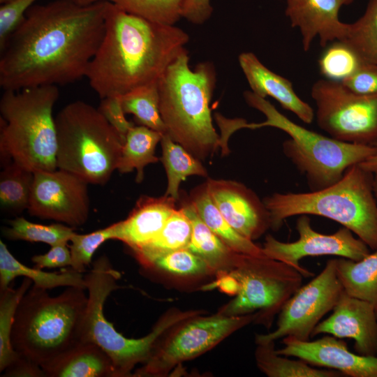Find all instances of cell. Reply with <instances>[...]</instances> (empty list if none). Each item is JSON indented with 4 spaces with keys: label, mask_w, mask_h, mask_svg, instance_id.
Returning <instances> with one entry per match:
<instances>
[{
    "label": "cell",
    "mask_w": 377,
    "mask_h": 377,
    "mask_svg": "<svg viewBox=\"0 0 377 377\" xmlns=\"http://www.w3.org/2000/svg\"><path fill=\"white\" fill-rule=\"evenodd\" d=\"M108 1L34 5L0 50V86L20 90L85 77L102 41Z\"/></svg>",
    "instance_id": "1"
},
{
    "label": "cell",
    "mask_w": 377,
    "mask_h": 377,
    "mask_svg": "<svg viewBox=\"0 0 377 377\" xmlns=\"http://www.w3.org/2000/svg\"><path fill=\"white\" fill-rule=\"evenodd\" d=\"M189 36L175 24L127 13L108 1L102 41L85 77L101 99L156 82Z\"/></svg>",
    "instance_id": "2"
},
{
    "label": "cell",
    "mask_w": 377,
    "mask_h": 377,
    "mask_svg": "<svg viewBox=\"0 0 377 377\" xmlns=\"http://www.w3.org/2000/svg\"><path fill=\"white\" fill-rule=\"evenodd\" d=\"M189 60L185 50L158 80L160 112L171 139L204 161L220 147L210 108L216 73L210 61L192 69Z\"/></svg>",
    "instance_id": "3"
},
{
    "label": "cell",
    "mask_w": 377,
    "mask_h": 377,
    "mask_svg": "<svg viewBox=\"0 0 377 377\" xmlns=\"http://www.w3.org/2000/svg\"><path fill=\"white\" fill-rule=\"evenodd\" d=\"M85 290L71 286L51 296L47 290L32 284L15 317L11 341L16 353L43 369L84 342Z\"/></svg>",
    "instance_id": "4"
},
{
    "label": "cell",
    "mask_w": 377,
    "mask_h": 377,
    "mask_svg": "<svg viewBox=\"0 0 377 377\" xmlns=\"http://www.w3.org/2000/svg\"><path fill=\"white\" fill-rule=\"evenodd\" d=\"M374 173L360 164L350 167L331 186L306 193H274L264 198L271 228L279 230L293 216L316 215L348 228L371 250L377 249V200Z\"/></svg>",
    "instance_id": "5"
},
{
    "label": "cell",
    "mask_w": 377,
    "mask_h": 377,
    "mask_svg": "<svg viewBox=\"0 0 377 377\" xmlns=\"http://www.w3.org/2000/svg\"><path fill=\"white\" fill-rule=\"evenodd\" d=\"M57 85L3 90L0 99V158L35 172L57 166V130L53 108Z\"/></svg>",
    "instance_id": "6"
},
{
    "label": "cell",
    "mask_w": 377,
    "mask_h": 377,
    "mask_svg": "<svg viewBox=\"0 0 377 377\" xmlns=\"http://www.w3.org/2000/svg\"><path fill=\"white\" fill-rule=\"evenodd\" d=\"M246 103L266 117L260 123H246L245 128H276L288 135L282 144L284 155L303 175L311 191L325 188L339 181L352 165L377 153V145L344 142L326 137L293 122L266 98L251 91L244 92Z\"/></svg>",
    "instance_id": "7"
},
{
    "label": "cell",
    "mask_w": 377,
    "mask_h": 377,
    "mask_svg": "<svg viewBox=\"0 0 377 377\" xmlns=\"http://www.w3.org/2000/svg\"><path fill=\"white\" fill-rule=\"evenodd\" d=\"M121 274L103 255L84 275L88 303L83 328V341L99 346L112 361L116 377L133 376L138 364L145 363L161 338L173 326L193 316L191 310L171 309L155 323L151 331L138 339H129L118 332L104 315L103 308L110 293L119 288Z\"/></svg>",
    "instance_id": "8"
},
{
    "label": "cell",
    "mask_w": 377,
    "mask_h": 377,
    "mask_svg": "<svg viewBox=\"0 0 377 377\" xmlns=\"http://www.w3.org/2000/svg\"><path fill=\"white\" fill-rule=\"evenodd\" d=\"M57 169L103 186L117 170L123 142L98 108L76 101L55 116Z\"/></svg>",
    "instance_id": "9"
},
{
    "label": "cell",
    "mask_w": 377,
    "mask_h": 377,
    "mask_svg": "<svg viewBox=\"0 0 377 377\" xmlns=\"http://www.w3.org/2000/svg\"><path fill=\"white\" fill-rule=\"evenodd\" d=\"M239 290L218 313L239 316L257 311L256 323L269 328L274 316L302 286L303 275L293 267L267 256L245 255L241 264L228 272Z\"/></svg>",
    "instance_id": "10"
},
{
    "label": "cell",
    "mask_w": 377,
    "mask_h": 377,
    "mask_svg": "<svg viewBox=\"0 0 377 377\" xmlns=\"http://www.w3.org/2000/svg\"><path fill=\"white\" fill-rule=\"evenodd\" d=\"M257 317V312L239 316L216 313L182 320L161 338L149 360L133 376H167L175 367L206 353Z\"/></svg>",
    "instance_id": "11"
},
{
    "label": "cell",
    "mask_w": 377,
    "mask_h": 377,
    "mask_svg": "<svg viewBox=\"0 0 377 377\" xmlns=\"http://www.w3.org/2000/svg\"><path fill=\"white\" fill-rule=\"evenodd\" d=\"M311 96L318 126L339 141L377 145V94H357L341 82L320 79L311 87Z\"/></svg>",
    "instance_id": "12"
},
{
    "label": "cell",
    "mask_w": 377,
    "mask_h": 377,
    "mask_svg": "<svg viewBox=\"0 0 377 377\" xmlns=\"http://www.w3.org/2000/svg\"><path fill=\"white\" fill-rule=\"evenodd\" d=\"M343 291L337 274L336 260L327 261L321 272L302 286L286 302L278 316L276 328L256 334V343L290 337L308 341L320 319L332 311Z\"/></svg>",
    "instance_id": "13"
},
{
    "label": "cell",
    "mask_w": 377,
    "mask_h": 377,
    "mask_svg": "<svg viewBox=\"0 0 377 377\" xmlns=\"http://www.w3.org/2000/svg\"><path fill=\"white\" fill-rule=\"evenodd\" d=\"M308 216L300 215L296 221L299 238L295 242H283L267 235L262 246L264 254L293 267L304 277H311L313 273L300 263L305 257L336 256L359 260L370 253L369 247L348 228L343 226L332 234L320 233L313 230Z\"/></svg>",
    "instance_id": "14"
},
{
    "label": "cell",
    "mask_w": 377,
    "mask_h": 377,
    "mask_svg": "<svg viewBox=\"0 0 377 377\" xmlns=\"http://www.w3.org/2000/svg\"><path fill=\"white\" fill-rule=\"evenodd\" d=\"M88 184L60 169L35 172L29 214L72 228L80 226L87 222L89 214Z\"/></svg>",
    "instance_id": "15"
},
{
    "label": "cell",
    "mask_w": 377,
    "mask_h": 377,
    "mask_svg": "<svg viewBox=\"0 0 377 377\" xmlns=\"http://www.w3.org/2000/svg\"><path fill=\"white\" fill-rule=\"evenodd\" d=\"M205 184L223 217L241 235L254 241L271 228L269 211L251 188L232 180L209 178Z\"/></svg>",
    "instance_id": "16"
},
{
    "label": "cell",
    "mask_w": 377,
    "mask_h": 377,
    "mask_svg": "<svg viewBox=\"0 0 377 377\" xmlns=\"http://www.w3.org/2000/svg\"><path fill=\"white\" fill-rule=\"evenodd\" d=\"M279 355L295 357L309 364L333 369L350 377H377V356H364L350 352L347 343L334 336L315 341L284 337Z\"/></svg>",
    "instance_id": "17"
},
{
    "label": "cell",
    "mask_w": 377,
    "mask_h": 377,
    "mask_svg": "<svg viewBox=\"0 0 377 377\" xmlns=\"http://www.w3.org/2000/svg\"><path fill=\"white\" fill-rule=\"evenodd\" d=\"M332 311L329 318L315 327L311 337L326 334L339 339L350 338L355 341L356 353L377 356L375 307L369 302L350 296L343 291Z\"/></svg>",
    "instance_id": "18"
},
{
    "label": "cell",
    "mask_w": 377,
    "mask_h": 377,
    "mask_svg": "<svg viewBox=\"0 0 377 377\" xmlns=\"http://www.w3.org/2000/svg\"><path fill=\"white\" fill-rule=\"evenodd\" d=\"M355 0H286V15L291 27L297 28L302 36L304 51H308L317 37L320 45L341 40L347 23L339 17L342 6Z\"/></svg>",
    "instance_id": "19"
},
{
    "label": "cell",
    "mask_w": 377,
    "mask_h": 377,
    "mask_svg": "<svg viewBox=\"0 0 377 377\" xmlns=\"http://www.w3.org/2000/svg\"><path fill=\"white\" fill-rule=\"evenodd\" d=\"M177 200L170 196L156 198L142 195L128 217L114 224V239L119 240L131 251L138 249L154 239L176 209Z\"/></svg>",
    "instance_id": "20"
},
{
    "label": "cell",
    "mask_w": 377,
    "mask_h": 377,
    "mask_svg": "<svg viewBox=\"0 0 377 377\" xmlns=\"http://www.w3.org/2000/svg\"><path fill=\"white\" fill-rule=\"evenodd\" d=\"M238 61L252 92L274 98L306 124L313 121V110L297 95L290 80L269 70L252 52L240 54Z\"/></svg>",
    "instance_id": "21"
},
{
    "label": "cell",
    "mask_w": 377,
    "mask_h": 377,
    "mask_svg": "<svg viewBox=\"0 0 377 377\" xmlns=\"http://www.w3.org/2000/svg\"><path fill=\"white\" fill-rule=\"evenodd\" d=\"M181 207L192 226L191 237L187 248L202 258L215 274L237 267L246 254L235 251L218 237L198 215L188 199L183 201Z\"/></svg>",
    "instance_id": "22"
},
{
    "label": "cell",
    "mask_w": 377,
    "mask_h": 377,
    "mask_svg": "<svg viewBox=\"0 0 377 377\" xmlns=\"http://www.w3.org/2000/svg\"><path fill=\"white\" fill-rule=\"evenodd\" d=\"M43 370L46 377H116L110 356L92 342L78 344Z\"/></svg>",
    "instance_id": "23"
},
{
    "label": "cell",
    "mask_w": 377,
    "mask_h": 377,
    "mask_svg": "<svg viewBox=\"0 0 377 377\" xmlns=\"http://www.w3.org/2000/svg\"><path fill=\"white\" fill-rule=\"evenodd\" d=\"M17 276L30 279L37 288L49 290L57 287H79L86 289L84 276L73 268L60 272H47L36 267L31 268L17 260L6 244L0 241V290L9 287Z\"/></svg>",
    "instance_id": "24"
},
{
    "label": "cell",
    "mask_w": 377,
    "mask_h": 377,
    "mask_svg": "<svg viewBox=\"0 0 377 377\" xmlns=\"http://www.w3.org/2000/svg\"><path fill=\"white\" fill-rule=\"evenodd\" d=\"M208 228L235 251L254 256H266L262 246L237 232L223 217L210 198L205 182L195 188L188 198Z\"/></svg>",
    "instance_id": "25"
},
{
    "label": "cell",
    "mask_w": 377,
    "mask_h": 377,
    "mask_svg": "<svg viewBox=\"0 0 377 377\" xmlns=\"http://www.w3.org/2000/svg\"><path fill=\"white\" fill-rule=\"evenodd\" d=\"M337 274L343 291L377 309V249L362 259L335 258Z\"/></svg>",
    "instance_id": "26"
},
{
    "label": "cell",
    "mask_w": 377,
    "mask_h": 377,
    "mask_svg": "<svg viewBox=\"0 0 377 377\" xmlns=\"http://www.w3.org/2000/svg\"><path fill=\"white\" fill-rule=\"evenodd\" d=\"M162 136L161 133L146 126H134L128 131L123 145L117 170L124 174L136 170V182L140 183L144 178L145 166L159 160L155 151Z\"/></svg>",
    "instance_id": "27"
},
{
    "label": "cell",
    "mask_w": 377,
    "mask_h": 377,
    "mask_svg": "<svg viewBox=\"0 0 377 377\" xmlns=\"http://www.w3.org/2000/svg\"><path fill=\"white\" fill-rule=\"evenodd\" d=\"M191 234V221L181 207L173 212L154 239L132 251L139 263L142 264L155 257L187 248Z\"/></svg>",
    "instance_id": "28"
},
{
    "label": "cell",
    "mask_w": 377,
    "mask_h": 377,
    "mask_svg": "<svg viewBox=\"0 0 377 377\" xmlns=\"http://www.w3.org/2000/svg\"><path fill=\"white\" fill-rule=\"evenodd\" d=\"M161 161L168 177V186L165 195L179 199V188L181 182L191 175L207 177V171L201 161L190 154L182 145L173 141L168 133L161 140Z\"/></svg>",
    "instance_id": "29"
},
{
    "label": "cell",
    "mask_w": 377,
    "mask_h": 377,
    "mask_svg": "<svg viewBox=\"0 0 377 377\" xmlns=\"http://www.w3.org/2000/svg\"><path fill=\"white\" fill-rule=\"evenodd\" d=\"M275 341L256 343L255 359L258 368L269 377H339L341 373L333 369L312 367L305 361L294 360L279 355Z\"/></svg>",
    "instance_id": "30"
},
{
    "label": "cell",
    "mask_w": 377,
    "mask_h": 377,
    "mask_svg": "<svg viewBox=\"0 0 377 377\" xmlns=\"http://www.w3.org/2000/svg\"><path fill=\"white\" fill-rule=\"evenodd\" d=\"M34 172L12 161L0 172V207L3 212L20 214L28 209Z\"/></svg>",
    "instance_id": "31"
},
{
    "label": "cell",
    "mask_w": 377,
    "mask_h": 377,
    "mask_svg": "<svg viewBox=\"0 0 377 377\" xmlns=\"http://www.w3.org/2000/svg\"><path fill=\"white\" fill-rule=\"evenodd\" d=\"M120 98L125 113L133 114L140 125L167 133L160 112L158 82L135 88Z\"/></svg>",
    "instance_id": "32"
},
{
    "label": "cell",
    "mask_w": 377,
    "mask_h": 377,
    "mask_svg": "<svg viewBox=\"0 0 377 377\" xmlns=\"http://www.w3.org/2000/svg\"><path fill=\"white\" fill-rule=\"evenodd\" d=\"M32 281L25 278L15 289L0 290V371H3L19 357L14 350L11 334L20 300L31 288Z\"/></svg>",
    "instance_id": "33"
},
{
    "label": "cell",
    "mask_w": 377,
    "mask_h": 377,
    "mask_svg": "<svg viewBox=\"0 0 377 377\" xmlns=\"http://www.w3.org/2000/svg\"><path fill=\"white\" fill-rule=\"evenodd\" d=\"M351 46L367 63L377 65V0H369L364 15L347 24L341 40Z\"/></svg>",
    "instance_id": "34"
},
{
    "label": "cell",
    "mask_w": 377,
    "mask_h": 377,
    "mask_svg": "<svg viewBox=\"0 0 377 377\" xmlns=\"http://www.w3.org/2000/svg\"><path fill=\"white\" fill-rule=\"evenodd\" d=\"M74 233L72 227L61 223L42 225L23 217L8 221V226L2 228V234L8 239L43 242L50 246L68 243Z\"/></svg>",
    "instance_id": "35"
},
{
    "label": "cell",
    "mask_w": 377,
    "mask_h": 377,
    "mask_svg": "<svg viewBox=\"0 0 377 377\" xmlns=\"http://www.w3.org/2000/svg\"><path fill=\"white\" fill-rule=\"evenodd\" d=\"M140 265L147 269L183 278L200 277L214 274L202 258L188 248L167 253Z\"/></svg>",
    "instance_id": "36"
},
{
    "label": "cell",
    "mask_w": 377,
    "mask_h": 377,
    "mask_svg": "<svg viewBox=\"0 0 377 377\" xmlns=\"http://www.w3.org/2000/svg\"><path fill=\"white\" fill-rule=\"evenodd\" d=\"M326 47L318 60L320 72L326 79L341 82L366 63L343 40H335Z\"/></svg>",
    "instance_id": "37"
},
{
    "label": "cell",
    "mask_w": 377,
    "mask_h": 377,
    "mask_svg": "<svg viewBox=\"0 0 377 377\" xmlns=\"http://www.w3.org/2000/svg\"><path fill=\"white\" fill-rule=\"evenodd\" d=\"M124 11L148 20L175 24L181 17L183 0H107Z\"/></svg>",
    "instance_id": "38"
},
{
    "label": "cell",
    "mask_w": 377,
    "mask_h": 377,
    "mask_svg": "<svg viewBox=\"0 0 377 377\" xmlns=\"http://www.w3.org/2000/svg\"><path fill=\"white\" fill-rule=\"evenodd\" d=\"M114 239V224L88 234L74 233L68 246L71 254V267L84 273L86 267L91 263L92 257L98 247L105 242Z\"/></svg>",
    "instance_id": "39"
},
{
    "label": "cell",
    "mask_w": 377,
    "mask_h": 377,
    "mask_svg": "<svg viewBox=\"0 0 377 377\" xmlns=\"http://www.w3.org/2000/svg\"><path fill=\"white\" fill-rule=\"evenodd\" d=\"M37 0H10L0 7V50L25 17Z\"/></svg>",
    "instance_id": "40"
},
{
    "label": "cell",
    "mask_w": 377,
    "mask_h": 377,
    "mask_svg": "<svg viewBox=\"0 0 377 377\" xmlns=\"http://www.w3.org/2000/svg\"><path fill=\"white\" fill-rule=\"evenodd\" d=\"M98 109L119 134L124 145L128 131L135 125L126 118L120 96L102 98Z\"/></svg>",
    "instance_id": "41"
},
{
    "label": "cell",
    "mask_w": 377,
    "mask_h": 377,
    "mask_svg": "<svg viewBox=\"0 0 377 377\" xmlns=\"http://www.w3.org/2000/svg\"><path fill=\"white\" fill-rule=\"evenodd\" d=\"M351 91L363 96L377 94V65L364 63L357 71L341 81Z\"/></svg>",
    "instance_id": "42"
},
{
    "label": "cell",
    "mask_w": 377,
    "mask_h": 377,
    "mask_svg": "<svg viewBox=\"0 0 377 377\" xmlns=\"http://www.w3.org/2000/svg\"><path fill=\"white\" fill-rule=\"evenodd\" d=\"M31 261L34 263L35 267L41 269L71 267L72 259L68 243L52 246L47 253L34 256Z\"/></svg>",
    "instance_id": "43"
},
{
    "label": "cell",
    "mask_w": 377,
    "mask_h": 377,
    "mask_svg": "<svg viewBox=\"0 0 377 377\" xmlns=\"http://www.w3.org/2000/svg\"><path fill=\"white\" fill-rule=\"evenodd\" d=\"M211 0H183L181 17L195 24H202L212 15Z\"/></svg>",
    "instance_id": "44"
},
{
    "label": "cell",
    "mask_w": 377,
    "mask_h": 377,
    "mask_svg": "<svg viewBox=\"0 0 377 377\" xmlns=\"http://www.w3.org/2000/svg\"><path fill=\"white\" fill-rule=\"evenodd\" d=\"M3 372V376L8 377H46L40 366L20 355Z\"/></svg>",
    "instance_id": "45"
},
{
    "label": "cell",
    "mask_w": 377,
    "mask_h": 377,
    "mask_svg": "<svg viewBox=\"0 0 377 377\" xmlns=\"http://www.w3.org/2000/svg\"><path fill=\"white\" fill-rule=\"evenodd\" d=\"M216 279L203 288L210 290L219 288L220 290L231 295H235L239 290V284L235 278L228 272H219L216 274Z\"/></svg>",
    "instance_id": "46"
},
{
    "label": "cell",
    "mask_w": 377,
    "mask_h": 377,
    "mask_svg": "<svg viewBox=\"0 0 377 377\" xmlns=\"http://www.w3.org/2000/svg\"><path fill=\"white\" fill-rule=\"evenodd\" d=\"M364 168L374 172L377 169V153L360 163Z\"/></svg>",
    "instance_id": "47"
},
{
    "label": "cell",
    "mask_w": 377,
    "mask_h": 377,
    "mask_svg": "<svg viewBox=\"0 0 377 377\" xmlns=\"http://www.w3.org/2000/svg\"><path fill=\"white\" fill-rule=\"evenodd\" d=\"M71 1L81 6H87V5H90V4L98 2V1H107V0H71Z\"/></svg>",
    "instance_id": "48"
},
{
    "label": "cell",
    "mask_w": 377,
    "mask_h": 377,
    "mask_svg": "<svg viewBox=\"0 0 377 377\" xmlns=\"http://www.w3.org/2000/svg\"><path fill=\"white\" fill-rule=\"evenodd\" d=\"M373 173H374V182H373L374 192L376 198L377 200V169L375 170L373 172Z\"/></svg>",
    "instance_id": "49"
},
{
    "label": "cell",
    "mask_w": 377,
    "mask_h": 377,
    "mask_svg": "<svg viewBox=\"0 0 377 377\" xmlns=\"http://www.w3.org/2000/svg\"><path fill=\"white\" fill-rule=\"evenodd\" d=\"M8 1H10V0H0V3H1V4H2V3H6V2Z\"/></svg>",
    "instance_id": "50"
},
{
    "label": "cell",
    "mask_w": 377,
    "mask_h": 377,
    "mask_svg": "<svg viewBox=\"0 0 377 377\" xmlns=\"http://www.w3.org/2000/svg\"><path fill=\"white\" fill-rule=\"evenodd\" d=\"M376 317H377V309H376Z\"/></svg>",
    "instance_id": "51"
}]
</instances>
